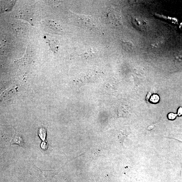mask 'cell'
<instances>
[{"mask_svg":"<svg viewBox=\"0 0 182 182\" xmlns=\"http://www.w3.org/2000/svg\"><path fill=\"white\" fill-rule=\"evenodd\" d=\"M178 115L180 116L182 115V108H180L178 109Z\"/></svg>","mask_w":182,"mask_h":182,"instance_id":"10","label":"cell"},{"mask_svg":"<svg viewBox=\"0 0 182 182\" xmlns=\"http://www.w3.org/2000/svg\"><path fill=\"white\" fill-rule=\"evenodd\" d=\"M176 115L173 113H170L169 114L168 117L170 120H174L176 117Z\"/></svg>","mask_w":182,"mask_h":182,"instance_id":"9","label":"cell"},{"mask_svg":"<svg viewBox=\"0 0 182 182\" xmlns=\"http://www.w3.org/2000/svg\"><path fill=\"white\" fill-rule=\"evenodd\" d=\"M46 133L47 131L45 128L43 127H41L38 129V134L39 136V138L43 141L41 145V147L44 149L47 148L46 147H47V146L46 145V143H45V140L46 139Z\"/></svg>","mask_w":182,"mask_h":182,"instance_id":"3","label":"cell"},{"mask_svg":"<svg viewBox=\"0 0 182 182\" xmlns=\"http://www.w3.org/2000/svg\"><path fill=\"white\" fill-rule=\"evenodd\" d=\"M33 61L31 55L29 53L27 52L23 58L18 60L16 61L19 67L21 69L25 70V69L28 68L29 66H31Z\"/></svg>","mask_w":182,"mask_h":182,"instance_id":"2","label":"cell"},{"mask_svg":"<svg viewBox=\"0 0 182 182\" xmlns=\"http://www.w3.org/2000/svg\"><path fill=\"white\" fill-rule=\"evenodd\" d=\"M24 142L22 137L20 134L16 133L10 142V145L17 144L22 147H24Z\"/></svg>","mask_w":182,"mask_h":182,"instance_id":"4","label":"cell"},{"mask_svg":"<svg viewBox=\"0 0 182 182\" xmlns=\"http://www.w3.org/2000/svg\"><path fill=\"white\" fill-rule=\"evenodd\" d=\"M47 25L49 28H50L54 31L58 32L61 30V28L60 25H58L53 21H50L47 23Z\"/></svg>","mask_w":182,"mask_h":182,"instance_id":"7","label":"cell"},{"mask_svg":"<svg viewBox=\"0 0 182 182\" xmlns=\"http://www.w3.org/2000/svg\"><path fill=\"white\" fill-rule=\"evenodd\" d=\"M159 100V97L157 95H154L152 96L151 98V101L154 103H156L158 102Z\"/></svg>","mask_w":182,"mask_h":182,"instance_id":"8","label":"cell"},{"mask_svg":"<svg viewBox=\"0 0 182 182\" xmlns=\"http://www.w3.org/2000/svg\"><path fill=\"white\" fill-rule=\"evenodd\" d=\"M122 47L124 50L128 52H131L133 50V44L131 42L122 41L121 42Z\"/></svg>","mask_w":182,"mask_h":182,"instance_id":"6","label":"cell"},{"mask_svg":"<svg viewBox=\"0 0 182 182\" xmlns=\"http://www.w3.org/2000/svg\"><path fill=\"white\" fill-rule=\"evenodd\" d=\"M132 22L133 25L138 29L142 30L144 28L145 25L144 21L142 20L141 18H134L132 19Z\"/></svg>","mask_w":182,"mask_h":182,"instance_id":"5","label":"cell"},{"mask_svg":"<svg viewBox=\"0 0 182 182\" xmlns=\"http://www.w3.org/2000/svg\"><path fill=\"white\" fill-rule=\"evenodd\" d=\"M76 20L78 25L82 27L91 30L99 28V24L94 18L90 16L76 15Z\"/></svg>","mask_w":182,"mask_h":182,"instance_id":"1","label":"cell"}]
</instances>
